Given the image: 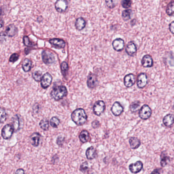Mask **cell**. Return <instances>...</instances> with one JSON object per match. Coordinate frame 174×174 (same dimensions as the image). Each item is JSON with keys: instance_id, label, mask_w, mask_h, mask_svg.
Here are the masks:
<instances>
[{"instance_id": "6da1fadb", "label": "cell", "mask_w": 174, "mask_h": 174, "mask_svg": "<svg viewBox=\"0 0 174 174\" xmlns=\"http://www.w3.org/2000/svg\"><path fill=\"white\" fill-rule=\"evenodd\" d=\"M72 120L78 126H82L87 120V115L85 110L83 108H77L71 113Z\"/></svg>"}, {"instance_id": "7a4b0ae2", "label": "cell", "mask_w": 174, "mask_h": 174, "mask_svg": "<svg viewBox=\"0 0 174 174\" xmlns=\"http://www.w3.org/2000/svg\"><path fill=\"white\" fill-rule=\"evenodd\" d=\"M68 91L65 86H55L53 88L51 92V96L55 101H59L66 96Z\"/></svg>"}, {"instance_id": "3957f363", "label": "cell", "mask_w": 174, "mask_h": 174, "mask_svg": "<svg viewBox=\"0 0 174 174\" xmlns=\"http://www.w3.org/2000/svg\"><path fill=\"white\" fill-rule=\"evenodd\" d=\"M106 109V104L103 101H97L93 106V112L97 116L101 115L105 112Z\"/></svg>"}, {"instance_id": "277c9868", "label": "cell", "mask_w": 174, "mask_h": 174, "mask_svg": "<svg viewBox=\"0 0 174 174\" xmlns=\"http://www.w3.org/2000/svg\"><path fill=\"white\" fill-rule=\"evenodd\" d=\"M152 111L148 105H144L139 110V116L143 120H146L150 118L152 115Z\"/></svg>"}, {"instance_id": "5b68a950", "label": "cell", "mask_w": 174, "mask_h": 174, "mask_svg": "<svg viewBox=\"0 0 174 174\" xmlns=\"http://www.w3.org/2000/svg\"><path fill=\"white\" fill-rule=\"evenodd\" d=\"M14 129L11 124H7L3 128L2 130V138L4 139H9L11 138L14 133Z\"/></svg>"}, {"instance_id": "8992f818", "label": "cell", "mask_w": 174, "mask_h": 174, "mask_svg": "<svg viewBox=\"0 0 174 174\" xmlns=\"http://www.w3.org/2000/svg\"><path fill=\"white\" fill-rule=\"evenodd\" d=\"M42 59L46 65H51L55 62V58L52 53L48 51L44 50L42 53Z\"/></svg>"}, {"instance_id": "52a82bcc", "label": "cell", "mask_w": 174, "mask_h": 174, "mask_svg": "<svg viewBox=\"0 0 174 174\" xmlns=\"http://www.w3.org/2000/svg\"><path fill=\"white\" fill-rule=\"evenodd\" d=\"M148 77L146 74L141 73L138 75L136 80V84L138 87L139 88H143L148 84Z\"/></svg>"}, {"instance_id": "ba28073f", "label": "cell", "mask_w": 174, "mask_h": 174, "mask_svg": "<svg viewBox=\"0 0 174 174\" xmlns=\"http://www.w3.org/2000/svg\"><path fill=\"white\" fill-rule=\"evenodd\" d=\"M52 81V76L49 73L45 74L40 81L42 87L44 89L47 88L51 86Z\"/></svg>"}, {"instance_id": "9c48e42d", "label": "cell", "mask_w": 174, "mask_h": 174, "mask_svg": "<svg viewBox=\"0 0 174 174\" xmlns=\"http://www.w3.org/2000/svg\"><path fill=\"white\" fill-rule=\"evenodd\" d=\"M55 7L58 12L63 13L65 12L68 9V2L65 0H59L56 1L55 4Z\"/></svg>"}, {"instance_id": "30bf717a", "label": "cell", "mask_w": 174, "mask_h": 174, "mask_svg": "<svg viewBox=\"0 0 174 174\" xmlns=\"http://www.w3.org/2000/svg\"><path fill=\"white\" fill-rule=\"evenodd\" d=\"M136 77L133 74H129L126 75L124 79V85L126 87L129 88L134 86L135 83Z\"/></svg>"}, {"instance_id": "8fae6325", "label": "cell", "mask_w": 174, "mask_h": 174, "mask_svg": "<svg viewBox=\"0 0 174 174\" xmlns=\"http://www.w3.org/2000/svg\"><path fill=\"white\" fill-rule=\"evenodd\" d=\"M112 45L115 50L117 52H120L124 49L125 44L124 40L123 39L118 38L113 40Z\"/></svg>"}, {"instance_id": "7c38bea8", "label": "cell", "mask_w": 174, "mask_h": 174, "mask_svg": "<svg viewBox=\"0 0 174 174\" xmlns=\"http://www.w3.org/2000/svg\"><path fill=\"white\" fill-rule=\"evenodd\" d=\"M111 111L113 115L118 117L124 112V108L118 102H115L111 108Z\"/></svg>"}, {"instance_id": "4fadbf2b", "label": "cell", "mask_w": 174, "mask_h": 174, "mask_svg": "<svg viewBox=\"0 0 174 174\" xmlns=\"http://www.w3.org/2000/svg\"><path fill=\"white\" fill-rule=\"evenodd\" d=\"M143 168V162L141 161H138L134 164H131L129 165V170L133 174H137L140 172Z\"/></svg>"}, {"instance_id": "5bb4252c", "label": "cell", "mask_w": 174, "mask_h": 174, "mask_svg": "<svg viewBox=\"0 0 174 174\" xmlns=\"http://www.w3.org/2000/svg\"><path fill=\"white\" fill-rule=\"evenodd\" d=\"M125 51L126 52L129 56H134L137 52V47L134 42H129L126 47Z\"/></svg>"}, {"instance_id": "9a60e30c", "label": "cell", "mask_w": 174, "mask_h": 174, "mask_svg": "<svg viewBox=\"0 0 174 174\" xmlns=\"http://www.w3.org/2000/svg\"><path fill=\"white\" fill-rule=\"evenodd\" d=\"M141 65L145 68H151L153 66V59L150 55H146L141 59Z\"/></svg>"}, {"instance_id": "2e32d148", "label": "cell", "mask_w": 174, "mask_h": 174, "mask_svg": "<svg viewBox=\"0 0 174 174\" xmlns=\"http://www.w3.org/2000/svg\"><path fill=\"white\" fill-rule=\"evenodd\" d=\"M49 42L52 46L58 49H63L65 47V42L64 40L61 39H51L49 40Z\"/></svg>"}, {"instance_id": "e0dca14e", "label": "cell", "mask_w": 174, "mask_h": 174, "mask_svg": "<svg viewBox=\"0 0 174 174\" xmlns=\"http://www.w3.org/2000/svg\"><path fill=\"white\" fill-rule=\"evenodd\" d=\"M97 80L94 74L90 73L88 76L87 85L89 88H94L97 84Z\"/></svg>"}, {"instance_id": "ac0fdd59", "label": "cell", "mask_w": 174, "mask_h": 174, "mask_svg": "<svg viewBox=\"0 0 174 174\" xmlns=\"http://www.w3.org/2000/svg\"><path fill=\"white\" fill-rule=\"evenodd\" d=\"M79 138L82 143H86L91 141V136L88 131L83 130L80 132Z\"/></svg>"}, {"instance_id": "d6986e66", "label": "cell", "mask_w": 174, "mask_h": 174, "mask_svg": "<svg viewBox=\"0 0 174 174\" xmlns=\"http://www.w3.org/2000/svg\"><path fill=\"white\" fill-rule=\"evenodd\" d=\"M86 155L88 160H92L95 158L97 155L96 149L92 146L89 147L86 151Z\"/></svg>"}, {"instance_id": "ffe728a7", "label": "cell", "mask_w": 174, "mask_h": 174, "mask_svg": "<svg viewBox=\"0 0 174 174\" xmlns=\"http://www.w3.org/2000/svg\"><path fill=\"white\" fill-rule=\"evenodd\" d=\"M163 123L166 127H171L174 123V115L172 114L165 115L163 118Z\"/></svg>"}, {"instance_id": "44dd1931", "label": "cell", "mask_w": 174, "mask_h": 174, "mask_svg": "<svg viewBox=\"0 0 174 174\" xmlns=\"http://www.w3.org/2000/svg\"><path fill=\"white\" fill-rule=\"evenodd\" d=\"M40 135L39 132L33 133L30 136L32 145L34 146H38L40 143Z\"/></svg>"}, {"instance_id": "7402d4cb", "label": "cell", "mask_w": 174, "mask_h": 174, "mask_svg": "<svg viewBox=\"0 0 174 174\" xmlns=\"http://www.w3.org/2000/svg\"><path fill=\"white\" fill-rule=\"evenodd\" d=\"M18 31L17 28L13 24L9 25L6 29L5 33L9 37L14 36Z\"/></svg>"}, {"instance_id": "603a6c76", "label": "cell", "mask_w": 174, "mask_h": 174, "mask_svg": "<svg viewBox=\"0 0 174 174\" xmlns=\"http://www.w3.org/2000/svg\"><path fill=\"white\" fill-rule=\"evenodd\" d=\"M129 144L130 145L131 148L133 150H135L139 148L141 146V142L138 138L134 137L130 138L129 140Z\"/></svg>"}, {"instance_id": "cb8c5ba5", "label": "cell", "mask_w": 174, "mask_h": 174, "mask_svg": "<svg viewBox=\"0 0 174 174\" xmlns=\"http://www.w3.org/2000/svg\"><path fill=\"white\" fill-rule=\"evenodd\" d=\"M12 125L14 128L15 131H18L21 129V122L19 117L18 115H16L12 118Z\"/></svg>"}, {"instance_id": "d4e9b609", "label": "cell", "mask_w": 174, "mask_h": 174, "mask_svg": "<svg viewBox=\"0 0 174 174\" xmlns=\"http://www.w3.org/2000/svg\"><path fill=\"white\" fill-rule=\"evenodd\" d=\"M86 26V20L83 18H79L76 19L75 22V27L77 30H82L85 28Z\"/></svg>"}, {"instance_id": "484cf974", "label": "cell", "mask_w": 174, "mask_h": 174, "mask_svg": "<svg viewBox=\"0 0 174 174\" xmlns=\"http://www.w3.org/2000/svg\"><path fill=\"white\" fill-rule=\"evenodd\" d=\"M32 66V61L28 58L25 59L22 63V68L24 71L25 72L29 71L31 69Z\"/></svg>"}, {"instance_id": "4316f807", "label": "cell", "mask_w": 174, "mask_h": 174, "mask_svg": "<svg viewBox=\"0 0 174 174\" xmlns=\"http://www.w3.org/2000/svg\"><path fill=\"white\" fill-rule=\"evenodd\" d=\"M141 106V102L139 101H134L131 103L130 106V110L133 113H135L138 111Z\"/></svg>"}, {"instance_id": "83f0119b", "label": "cell", "mask_w": 174, "mask_h": 174, "mask_svg": "<svg viewBox=\"0 0 174 174\" xmlns=\"http://www.w3.org/2000/svg\"><path fill=\"white\" fill-rule=\"evenodd\" d=\"M166 12L169 16H173L174 14V1H172L168 4L166 9Z\"/></svg>"}, {"instance_id": "f1b7e54d", "label": "cell", "mask_w": 174, "mask_h": 174, "mask_svg": "<svg viewBox=\"0 0 174 174\" xmlns=\"http://www.w3.org/2000/svg\"><path fill=\"white\" fill-rule=\"evenodd\" d=\"M39 126L44 131H48L49 129V122L46 118H44L39 122Z\"/></svg>"}, {"instance_id": "f546056e", "label": "cell", "mask_w": 174, "mask_h": 174, "mask_svg": "<svg viewBox=\"0 0 174 174\" xmlns=\"http://www.w3.org/2000/svg\"><path fill=\"white\" fill-rule=\"evenodd\" d=\"M50 124L53 128H57L60 124V120L57 117H53L50 120Z\"/></svg>"}, {"instance_id": "4dcf8cb0", "label": "cell", "mask_w": 174, "mask_h": 174, "mask_svg": "<svg viewBox=\"0 0 174 174\" xmlns=\"http://www.w3.org/2000/svg\"><path fill=\"white\" fill-rule=\"evenodd\" d=\"M132 14V10L131 9H126L123 11L122 12V18L124 21H128L130 19Z\"/></svg>"}, {"instance_id": "1f68e13d", "label": "cell", "mask_w": 174, "mask_h": 174, "mask_svg": "<svg viewBox=\"0 0 174 174\" xmlns=\"http://www.w3.org/2000/svg\"><path fill=\"white\" fill-rule=\"evenodd\" d=\"M32 77L37 82H40L42 77V72L39 71H34L32 74Z\"/></svg>"}, {"instance_id": "d6a6232c", "label": "cell", "mask_w": 174, "mask_h": 174, "mask_svg": "<svg viewBox=\"0 0 174 174\" xmlns=\"http://www.w3.org/2000/svg\"><path fill=\"white\" fill-rule=\"evenodd\" d=\"M68 69V63L65 61H63L61 64V72L64 76L66 75Z\"/></svg>"}, {"instance_id": "836d02e7", "label": "cell", "mask_w": 174, "mask_h": 174, "mask_svg": "<svg viewBox=\"0 0 174 174\" xmlns=\"http://www.w3.org/2000/svg\"><path fill=\"white\" fill-rule=\"evenodd\" d=\"M7 115L6 112L5 110L3 109V108L1 109V123L3 124L4 122H5L7 119Z\"/></svg>"}, {"instance_id": "e575fe53", "label": "cell", "mask_w": 174, "mask_h": 174, "mask_svg": "<svg viewBox=\"0 0 174 174\" xmlns=\"http://www.w3.org/2000/svg\"><path fill=\"white\" fill-rule=\"evenodd\" d=\"M122 7L124 8H129L132 5V1L129 0H124L121 2Z\"/></svg>"}, {"instance_id": "d590c367", "label": "cell", "mask_w": 174, "mask_h": 174, "mask_svg": "<svg viewBox=\"0 0 174 174\" xmlns=\"http://www.w3.org/2000/svg\"><path fill=\"white\" fill-rule=\"evenodd\" d=\"M88 169V164L87 162H84L83 164L81 165L80 167V171L82 172L85 173Z\"/></svg>"}, {"instance_id": "8d00e7d4", "label": "cell", "mask_w": 174, "mask_h": 174, "mask_svg": "<svg viewBox=\"0 0 174 174\" xmlns=\"http://www.w3.org/2000/svg\"><path fill=\"white\" fill-rule=\"evenodd\" d=\"M169 160H170V158L169 157H162V158L161 159V162H160L161 166L163 167H165V165H167L169 162Z\"/></svg>"}, {"instance_id": "74e56055", "label": "cell", "mask_w": 174, "mask_h": 174, "mask_svg": "<svg viewBox=\"0 0 174 174\" xmlns=\"http://www.w3.org/2000/svg\"><path fill=\"white\" fill-rule=\"evenodd\" d=\"M19 58V55L16 53H14L11 55L10 57L9 58V61L10 62H15L16 61H18Z\"/></svg>"}, {"instance_id": "f35d334b", "label": "cell", "mask_w": 174, "mask_h": 174, "mask_svg": "<svg viewBox=\"0 0 174 174\" xmlns=\"http://www.w3.org/2000/svg\"><path fill=\"white\" fill-rule=\"evenodd\" d=\"M23 43L25 45L28 46V47L32 45V43L30 42L29 37L27 36H24L23 37Z\"/></svg>"}, {"instance_id": "ab89813d", "label": "cell", "mask_w": 174, "mask_h": 174, "mask_svg": "<svg viewBox=\"0 0 174 174\" xmlns=\"http://www.w3.org/2000/svg\"><path fill=\"white\" fill-rule=\"evenodd\" d=\"M64 142H65V138H63L61 136H59L58 137L56 140V143L59 146H62Z\"/></svg>"}, {"instance_id": "60d3db41", "label": "cell", "mask_w": 174, "mask_h": 174, "mask_svg": "<svg viewBox=\"0 0 174 174\" xmlns=\"http://www.w3.org/2000/svg\"><path fill=\"white\" fill-rule=\"evenodd\" d=\"M91 126H92L94 129H97V128H99L100 126V122L98 120H94L91 123Z\"/></svg>"}, {"instance_id": "b9f144b4", "label": "cell", "mask_w": 174, "mask_h": 174, "mask_svg": "<svg viewBox=\"0 0 174 174\" xmlns=\"http://www.w3.org/2000/svg\"><path fill=\"white\" fill-rule=\"evenodd\" d=\"M169 28L171 33L174 34V21H173L170 24Z\"/></svg>"}, {"instance_id": "7bdbcfd3", "label": "cell", "mask_w": 174, "mask_h": 174, "mask_svg": "<svg viewBox=\"0 0 174 174\" xmlns=\"http://www.w3.org/2000/svg\"><path fill=\"white\" fill-rule=\"evenodd\" d=\"M106 5L107 6V7H109V8H112L113 7L115 6V5H114V2L112 1H106Z\"/></svg>"}, {"instance_id": "ee69618b", "label": "cell", "mask_w": 174, "mask_h": 174, "mask_svg": "<svg viewBox=\"0 0 174 174\" xmlns=\"http://www.w3.org/2000/svg\"><path fill=\"white\" fill-rule=\"evenodd\" d=\"M16 174H26L23 169H19L16 171Z\"/></svg>"}, {"instance_id": "f6af8a7d", "label": "cell", "mask_w": 174, "mask_h": 174, "mask_svg": "<svg viewBox=\"0 0 174 174\" xmlns=\"http://www.w3.org/2000/svg\"><path fill=\"white\" fill-rule=\"evenodd\" d=\"M151 174H160V172L159 171V170L155 169V170H154L151 173Z\"/></svg>"}]
</instances>
